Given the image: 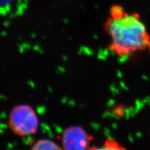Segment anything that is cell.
Returning a JSON list of instances; mask_svg holds the SVG:
<instances>
[{
    "mask_svg": "<svg viewBox=\"0 0 150 150\" xmlns=\"http://www.w3.org/2000/svg\"><path fill=\"white\" fill-rule=\"evenodd\" d=\"M110 14L104 26L111 40V52L118 56L150 53V35L138 13H129L116 4L111 7Z\"/></svg>",
    "mask_w": 150,
    "mask_h": 150,
    "instance_id": "6da1fadb",
    "label": "cell"
},
{
    "mask_svg": "<svg viewBox=\"0 0 150 150\" xmlns=\"http://www.w3.org/2000/svg\"><path fill=\"white\" fill-rule=\"evenodd\" d=\"M38 125L36 112L29 105L16 106L9 115V128L14 133L20 137L35 134L38 128Z\"/></svg>",
    "mask_w": 150,
    "mask_h": 150,
    "instance_id": "7a4b0ae2",
    "label": "cell"
},
{
    "mask_svg": "<svg viewBox=\"0 0 150 150\" xmlns=\"http://www.w3.org/2000/svg\"><path fill=\"white\" fill-rule=\"evenodd\" d=\"M92 140L91 136L78 126H72L67 128L62 135V145L64 149H88Z\"/></svg>",
    "mask_w": 150,
    "mask_h": 150,
    "instance_id": "3957f363",
    "label": "cell"
},
{
    "mask_svg": "<svg viewBox=\"0 0 150 150\" xmlns=\"http://www.w3.org/2000/svg\"><path fill=\"white\" fill-rule=\"evenodd\" d=\"M32 149H61V148L58 145L53 141L43 139H39L31 147Z\"/></svg>",
    "mask_w": 150,
    "mask_h": 150,
    "instance_id": "277c9868",
    "label": "cell"
},
{
    "mask_svg": "<svg viewBox=\"0 0 150 150\" xmlns=\"http://www.w3.org/2000/svg\"><path fill=\"white\" fill-rule=\"evenodd\" d=\"M14 0H0V15H6L11 11Z\"/></svg>",
    "mask_w": 150,
    "mask_h": 150,
    "instance_id": "5b68a950",
    "label": "cell"
},
{
    "mask_svg": "<svg viewBox=\"0 0 150 150\" xmlns=\"http://www.w3.org/2000/svg\"><path fill=\"white\" fill-rule=\"evenodd\" d=\"M101 149H125V148L121 146L120 144L112 139H107L103 144V146Z\"/></svg>",
    "mask_w": 150,
    "mask_h": 150,
    "instance_id": "8992f818",
    "label": "cell"
}]
</instances>
